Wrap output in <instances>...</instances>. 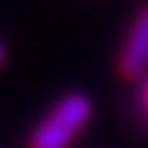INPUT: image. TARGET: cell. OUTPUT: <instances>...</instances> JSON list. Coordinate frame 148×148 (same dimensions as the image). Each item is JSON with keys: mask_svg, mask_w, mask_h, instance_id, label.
I'll list each match as a JSON object with an SVG mask.
<instances>
[{"mask_svg": "<svg viewBox=\"0 0 148 148\" xmlns=\"http://www.w3.org/2000/svg\"><path fill=\"white\" fill-rule=\"evenodd\" d=\"M94 116V101L84 91L59 96L27 136V148H69Z\"/></svg>", "mask_w": 148, "mask_h": 148, "instance_id": "1", "label": "cell"}, {"mask_svg": "<svg viewBox=\"0 0 148 148\" xmlns=\"http://www.w3.org/2000/svg\"><path fill=\"white\" fill-rule=\"evenodd\" d=\"M116 72L126 82H138L148 74V3L138 8L116 57Z\"/></svg>", "mask_w": 148, "mask_h": 148, "instance_id": "2", "label": "cell"}, {"mask_svg": "<svg viewBox=\"0 0 148 148\" xmlns=\"http://www.w3.org/2000/svg\"><path fill=\"white\" fill-rule=\"evenodd\" d=\"M138 104H141V111L148 116V74L141 79V91H138Z\"/></svg>", "mask_w": 148, "mask_h": 148, "instance_id": "3", "label": "cell"}, {"mask_svg": "<svg viewBox=\"0 0 148 148\" xmlns=\"http://www.w3.org/2000/svg\"><path fill=\"white\" fill-rule=\"evenodd\" d=\"M5 62H8V49H5V45L0 42V69L5 67Z\"/></svg>", "mask_w": 148, "mask_h": 148, "instance_id": "4", "label": "cell"}]
</instances>
